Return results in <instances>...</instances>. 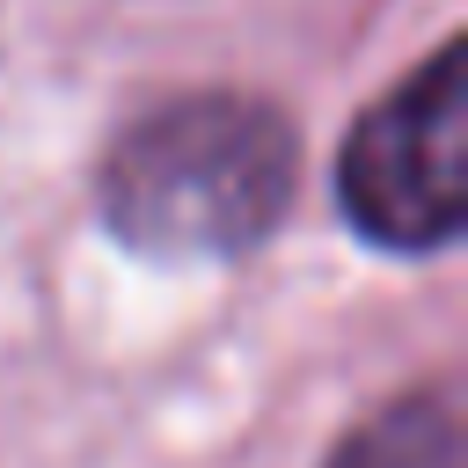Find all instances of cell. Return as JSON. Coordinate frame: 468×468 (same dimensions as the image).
Returning a JSON list of instances; mask_svg holds the SVG:
<instances>
[{"mask_svg":"<svg viewBox=\"0 0 468 468\" xmlns=\"http://www.w3.org/2000/svg\"><path fill=\"white\" fill-rule=\"evenodd\" d=\"M329 468H461V431H453V402L446 395H410L395 410H380L373 424H358Z\"/></svg>","mask_w":468,"mask_h":468,"instance_id":"cell-3","label":"cell"},{"mask_svg":"<svg viewBox=\"0 0 468 468\" xmlns=\"http://www.w3.org/2000/svg\"><path fill=\"white\" fill-rule=\"evenodd\" d=\"M292 176L300 146L271 102L176 95L117 132L102 205L139 256H241L292 205Z\"/></svg>","mask_w":468,"mask_h":468,"instance_id":"cell-1","label":"cell"},{"mask_svg":"<svg viewBox=\"0 0 468 468\" xmlns=\"http://www.w3.org/2000/svg\"><path fill=\"white\" fill-rule=\"evenodd\" d=\"M344 212L380 249H446L468 219V88L461 44L446 37L388 102L344 139Z\"/></svg>","mask_w":468,"mask_h":468,"instance_id":"cell-2","label":"cell"}]
</instances>
